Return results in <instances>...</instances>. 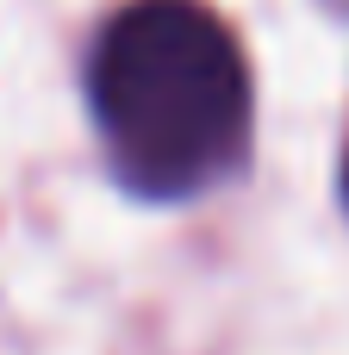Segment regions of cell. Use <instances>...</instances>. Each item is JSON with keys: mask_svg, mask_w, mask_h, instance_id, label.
I'll return each instance as SVG.
<instances>
[{"mask_svg": "<svg viewBox=\"0 0 349 355\" xmlns=\"http://www.w3.org/2000/svg\"><path fill=\"white\" fill-rule=\"evenodd\" d=\"M87 106L112 175L144 200H187L250 144V69L200 0H131L94 44Z\"/></svg>", "mask_w": 349, "mask_h": 355, "instance_id": "6da1fadb", "label": "cell"}, {"mask_svg": "<svg viewBox=\"0 0 349 355\" xmlns=\"http://www.w3.org/2000/svg\"><path fill=\"white\" fill-rule=\"evenodd\" d=\"M343 206H349V156H343Z\"/></svg>", "mask_w": 349, "mask_h": 355, "instance_id": "7a4b0ae2", "label": "cell"}]
</instances>
